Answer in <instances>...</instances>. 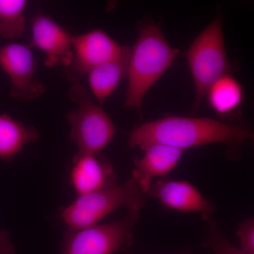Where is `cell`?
<instances>
[{
  "label": "cell",
  "mask_w": 254,
  "mask_h": 254,
  "mask_svg": "<svg viewBox=\"0 0 254 254\" xmlns=\"http://www.w3.org/2000/svg\"><path fill=\"white\" fill-rule=\"evenodd\" d=\"M253 133L244 127L215 119L170 116L134 127L128 137L131 148L160 143L185 150L187 148L225 143L242 144Z\"/></svg>",
  "instance_id": "cell-1"
},
{
  "label": "cell",
  "mask_w": 254,
  "mask_h": 254,
  "mask_svg": "<svg viewBox=\"0 0 254 254\" xmlns=\"http://www.w3.org/2000/svg\"><path fill=\"white\" fill-rule=\"evenodd\" d=\"M179 53L180 50L170 46L158 25L148 23L143 26L131 48L125 107L141 109L145 95L173 66Z\"/></svg>",
  "instance_id": "cell-2"
},
{
  "label": "cell",
  "mask_w": 254,
  "mask_h": 254,
  "mask_svg": "<svg viewBox=\"0 0 254 254\" xmlns=\"http://www.w3.org/2000/svg\"><path fill=\"white\" fill-rule=\"evenodd\" d=\"M146 195L133 179L120 185L78 195L65 207L60 218L68 229H80L96 225L119 208L140 212L144 207Z\"/></svg>",
  "instance_id": "cell-3"
},
{
  "label": "cell",
  "mask_w": 254,
  "mask_h": 254,
  "mask_svg": "<svg viewBox=\"0 0 254 254\" xmlns=\"http://www.w3.org/2000/svg\"><path fill=\"white\" fill-rule=\"evenodd\" d=\"M186 56L195 86V102L192 108V112L195 113L209 88L232 71L225 48L221 17L215 18L195 38Z\"/></svg>",
  "instance_id": "cell-4"
},
{
  "label": "cell",
  "mask_w": 254,
  "mask_h": 254,
  "mask_svg": "<svg viewBox=\"0 0 254 254\" xmlns=\"http://www.w3.org/2000/svg\"><path fill=\"white\" fill-rule=\"evenodd\" d=\"M140 212H128L120 220L80 229H68L60 254H114L130 248Z\"/></svg>",
  "instance_id": "cell-5"
},
{
  "label": "cell",
  "mask_w": 254,
  "mask_h": 254,
  "mask_svg": "<svg viewBox=\"0 0 254 254\" xmlns=\"http://www.w3.org/2000/svg\"><path fill=\"white\" fill-rule=\"evenodd\" d=\"M70 95L78 104L67 115L70 138L78 147V153L99 155L116 134V127L102 106L93 101L84 87H73Z\"/></svg>",
  "instance_id": "cell-6"
},
{
  "label": "cell",
  "mask_w": 254,
  "mask_h": 254,
  "mask_svg": "<svg viewBox=\"0 0 254 254\" xmlns=\"http://www.w3.org/2000/svg\"><path fill=\"white\" fill-rule=\"evenodd\" d=\"M0 67L9 78L13 98L26 101L44 93L45 86L35 78L37 63L29 47L15 42L1 46Z\"/></svg>",
  "instance_id": "cell-7"
},
{
  "label": "cell",
  "mask_w": 254,
  "mask_h": 254,
  "mask_svg": "<svg viewBox=\"0 0 254 254\" xmlns=\"http://www.w3.org/2000/svg\"><path fill=\"white\" fill-rule=\"evenodd\" d=\"M124 48L103 30L73 36V58L69 68L75 76L82 77L93 68L118 58Z\"/></svg>",
  "instance_id": "cell-8"
},
{
  "label": "cell",
  "mask_w": 254,
  "mask_h": 254,
  "mask_svg": "<svg viewBox=\"0 0 254 254\" xmlns=\"http://www.w3.org/2000/svg\"><path fill=\"white\" fill-rule=\"evenodd\" d=\"M32 43L45 54L48 67H69L73 58V35L48 15H37L32 21Z\"/></svg>",
  "instance_id": "cell-9"
},
{
  "label": "cell",
  "mask_w": 254,
  "mask_h": 254,
  "mask_svg": "<svg viewBox=\"0 0 254 254\" xmlns=\"http://www.w3.org/2000/svg\"><path fill=\"white\" fill-rule=\"evenodd\" d=\"M146 196L158 199L165 208L187 213H197L206 220L215 206L190 182L159 180L152 183Z\"/></svg>",
  "instance_id": "cell-10"
},
{
  "label": "cell",
  "mask_w": 254,
  "mask_h": 254,
  "mask_svg": "<svg viewBox=\"0 0 254 254\" xmlns=\"http://www.w3.org/2000/svg\"><path fill=\"white\" fill-rule=\"evenodd\" d=\"M70 182L78 195L93 193L117 185L116 174L108 159L78 153L73 157Z\"/></svg>",
  "instance_id": "cell-11"
},
{
  "label": "cell",
  "mask_w": 254,
  "mask_h": 254,
  "mask_svg": "<svg viewBox=\"0 0 254 254\" xmlns=\"http://www.w3.org/2000/svg\"><path fill=\"white\" fill-rule=\"evenodd\" d=\"M143 156L133 162L132 179L146 194L155 177H165L180 162L183 150L169 145L152 143L141 148Z\"/></svg>",
  "instance_id": "cell-12"
},
{
  "label": "cell",
  "mask_w": 254,
  "mask_h": 254,
  "mask_svg": "<svg viewBox=\"0 0 254 254\" xmlns=\"http://www.w3.org/2000/svg\"><path fill=\"white\" fill-rule=\"evenodd\" d=\"M131 48L125 46L122 54L111 61L91 70L88 75V85L92 94L103 106L113 94L123 78L127 77Z\"/></svg>",
  "instance_id": "cell-13"
},
{
  "label": "cell",
  "mask_w": 254,
  "mask_h": 254,
  "mask_svg": "<svg viewBox=\"0 0 254 254\" xmlns=\"http://www.w3.org/2000/svg\"><path fill=\"white\" fill-rule=\"evenodd\" d=\"M39 137V132L34 127L0 114V159L11 160L25 145L37 141Z\"/></svg>",
  "instance_id": "cell-14"
},
{
  "label": "cell",
  "mask_w": 254,
  "mask_h": 254,
  "mask_svg": "<svg viewBox=\"0 0 254 254\" xmlns=\"http://www.w3.org/2000/svg\"><path fill=\"white\" fill-rule=\"evenodd\" d=\"M205 97L217 115L226 117L240 108L244 100V88L238 80L227 74L209 88Z\"/></svg>",
  "instance_id": "cell-15"
},
{
  "label": "cell",
  "mask_w": 254,
  "mask_h": 254,
  "mask_svg": "<svg viewBox=\"0 0 254 254\" xmlns=\"http://www.w3.org/2000/svg\"><path fill=\"white\" fill-rule=\"evenodd\" d=\"M26 0H0V36L14 41L26 31Z\"/></svg>",
  "instance_id": "cell-16"
},
{
  "label": "cell",
  "mask_w": 254,
  "mask_h": 254,
  "mask_svg": "<svg viewBox=\"0 0 254 254\" xmlns=\"http://www.w3.org/2000/svg\"><path fill=\"white\" fill-rule=\"evenodd\" d=\"M206 221L208 227L206 237L203 242L205 248L212 251L214 254H248L232 245L212 218L207 219Z\"/></svg>",
  "instance_id": "cell-17"
},
{
  "label": "cell",
  "mask_w": 254,
  "mask_h": 254,
  "mask_svg": "<svg viewBox=\"0 0 254 254\" xmlns=\"http://www.w3.org/2000/svg\"><path fill=\"white\" fill-rule=\"evenodd\" d=\"M242 248L245 253L254 254V221L248 218L239 225L237 232Z\"/></svg>",
  "instance_id": "cell-18"
},
{
  "label": "cell",
  "mask_w": 254,
  "mask_h": 254,
  "mask_svg": "<svg viewBox=\"0 0 254 254\" xmlns=\"http://www.w3.org/2000/svg\"><path fill=\"white\" fill-rule=\"evenodd\" d=\"M14 246L6 232H0V254H14Z\"/></svg>",
  "instance_id": "cell-19"
},
{
  "label": "cell",
  "mask_w": 254,
  "mask_h": 254,
  "mask_svg": "<svg viewBox=\"0 0 254 254\" xmlns=\"http://www.w3.org/2000/svg\"><path fill=\"white\" fill-rule=\"evenodd\" d=\"M189 254L188 252H185V253H182V254Z\"/></svg>",
  "instance_id": "cell-20"
}]
</instances>
